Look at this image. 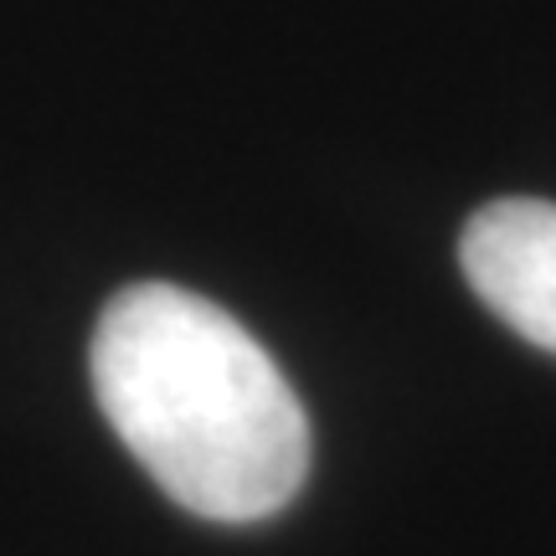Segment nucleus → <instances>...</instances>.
I'll return each instance as SVG.
<instances>
[{
    "mask_svg": "<svg viewBox=\"0 0 556 556\" xmlns=\"http://www.w3.org/2000/svg\"><path fill=\"white\" fill-rule=\"evenodd\" d=\"M93 392L139 469L201 520H268L309 475V417L278 361L180 283H129L109 299Z\"/></svg>",
    "mask_w": 556,
    "mask_h": 556,
    "instance_id": "1",
    "label": "nucleus"
},
{
    "mask_svg": "<svg viewBox=\"0 0 556 556\" xmlns=\"http://www.w3.org/2000/svg\"><path fill=\"white\" fill-rule=\"evenodd\" d=\"M464 278L516 336L556 356V201L500 197L458 242Z\"/></svg>",
    "mask_w": 556,
    "mask_h": 556,
    "instance_id": "2",
    "label": "nucleus"
}]
</instances>
